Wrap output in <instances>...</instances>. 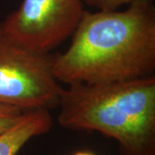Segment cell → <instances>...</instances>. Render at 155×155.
I'll return each mask as SVG.
<instances>
[{"label": "cell", "mask_w": 155, "mask_h": 155, "mask_svg": "<svg viewBox=\"0 0 155 155\" xmlns=\"http://www.w3.org/2000/svg\"><path fill=\"white\" fill-rule=\"evenodd\" d=\"M71 37L54 63L60 83H111L154 75V0H134L124 11H84Z\"/></svg>", "instance_id": "obj_1"}, {"label": "cell", "mask_w": 155, "mask_h": 155, "mask_svg": "<svg viewBox=\"0 0 155 155\" xmlns=\"http://www.w3.org/2000/svg\"><path fill=\"white\" fill-rule=\"evenodd\" d=\"M58 122L97 131L118 143L120 155H155V76L70 84L61 91Z\"/></svg>", "instance_id": "obj_2"}, {"label": "cell", "mask_w": 155, "mask_h": 155, "mask_svg": "<svg viewBox=\"0 0 155 155\" xmlns=\"http://www.w3.org/2000/svg\"><path fill=\"white\" fill-rule=\"evenodd\" d=\"M55 56L24 45L0 25V104L23 111L57 108L63 87L54 74Z\"/></svg>", "instance_id": "obj_3"}, {"label": "cell", "mask_w": 155, "mask_h": 155, "mask_svg": "<svg viewBox=\"0 0 155 155\" xmlns=\"http://www.w3.org/2000/svg\"><path fill=\"white\" fill-rule=\"evenodd\" d=\"M83 0H23L0 22L20 42L43 53L72 36L83 17Z\"/></svg>", "instance_id": "obj_4"}, {"label": "cell", "mask_w": 155, "mask_h": 155, "mask_svg": "<svg viewBox=\"0 0 155 155\" xmlns=\"http://www.w3.org/2000/svg\"><path fill=\"white\" fill-rule=\"evenodd\" d=\"M52 126L48 110L25 111L13 126L0 133V155H17L31 139L49 132Z\"/></svg>", "instance_id": "obj_5"}, {"label": "cell", "mask_w": 155, "mask_h": 155, "mask_svg": "<svg viewBox=\"0 0 155 155\" xmlns=\"http://www.w3.org/2000/svg\"><path fill=\"white\" fill-rule=\"evenodd\" d=\"M24 112L16 107L0 104V133L13 126Z\"/></svg>", "instance_id": "obj_6"}, {"label": "cell", "mask_w": 155, "mask_h": 155, "mask_svg": "<svg viewBox=\"0 0 155 155\" xmlns=\"http://www.w3.org/2000/svg\"><path fill=\"white\" fill-rule=\"evenodd\" d=\"M134 0H83L84 5L97 11H116L123 5H128Z\"/></svg>", "instance_id": "obj_7"}, {"label": "cell", "mask_w": 155, "mask_h": 155, "mask_svg": "<svg viewBox=\"0 0 155 155\" xmlns=\"http://www.w3.org/2000/svg\"><path fill=\"white\" fill-rule=\"evenodd\" d=\"M72 155H95L94 153H92L91 152H88V151H78L74 153Z\"/></svg>", "instance_id": "obj_8"}]
</instances>
